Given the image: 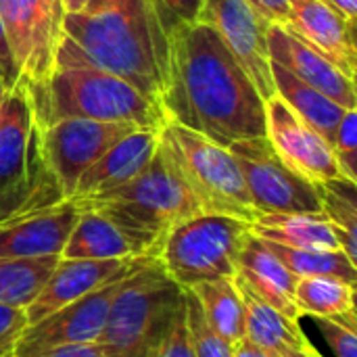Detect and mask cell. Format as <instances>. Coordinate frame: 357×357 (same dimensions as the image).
Segmentation results:
<instances>
[{"mask_svg": "<svg viewBox=\"0 0 357 357\" xmlns=\"http://www.w3.org/2000/svg\"><path fill=\"white\" fill-rule=\"evenodd\" d=\"M234 278H238L264 303H268L289 320H301L295 303V287L299 278L289 272L280 264V259L266 247V243L253 232L238 253Z\"/></svg>", "mask_w": 357, "mask_h": 357, "instance_id": "obj_19", "label": "cell"}, {"mask_svg": "<svg viewBox=\"0 0 357 357\" xmlns=\"http://www.w3.org/2000/svg\"><path fill=\"white\" fill-rule=\"evenodd\" d=\"M331 8H335L347 23L356 25L357 0H324Z\"/></svg>", "mask_w": 357, "mask_h": 357, "instance_id": "obj_41", "label": "cell"}, {"mask_svg": "<svg viewBox=\"0 0 357 357\" xmlns=\"http://www.w3.org/2000/svg\"><path fill=\"white\" fill-rule=\"evenodd\" d=\"M184 305H186V326H188L195 357H234V345L226 341L209 324L197 297L188 289H184Z\"/></svg>", "mask_w": 357, "mask_h": 357, "instance_id": "obj_31", "label": "cell"}, {"mask_svg": "<svg viewBox=\"0 0 357 357\" xmlns=\"http://www.w3.org/2000/svg\"><path fill=\"white\" fill-rule=\"evenodd\" d=\"M59 201H63V195L36 151L29 174L13 188L0 192V224L21 213L54 205Z\"/></svg>", "mask_w": 357, "mask_h": 357, "instance_id": "obj_29", "label": "cell"}, {"mask_svg": "<svg viewBox=\"0 0 357 357\" xmlns=\"http://www.w3.org/2000/svg\"><path fill=\"white\" fill-rule=\"evenodd\" d=\"M132 130H136V126L94 119H61L36 130V151L54 178L63 199H71L86 169Z\"/></svg>", "mask_w": 357, "mask_h": 357, "instance_id": "obj_9", "label": "cell"}, {"mask_svg": "<svg viewBox=\"0 0 357 357\" xmlns=\"http://www.w3.org/2000/svg\"><path fill=\"white\" fill-rule=\"evenodd\" d=\"M234 357H282L278 354H272V351H266L257 345H253L249 339H241L236 345H234Z\"/></svg>", "mask_w": 357, "mask_h": 357, "instance_id": "obj_40", "label": "cell"}, {"mask_svg": "<svg viewBox=\"0 0 357 357\" xmlns=\"http://www.w3.org/2000/svg\"><path fill=\"white\" fill-rule=\"evenodd\" d=\"M243 303H245V339L253 345L282 356L289 349H299L310 345L299 322L289 320L268 303H264L253 291H249L238 278H234Z\"/></svg>", "mask_w": 357, "mask_h": 357, "instance_id": "obj_23", "label": "cell"}, {"mask_svg": "<svg viewBox=\"0 0 357 357\" xmlns=\"http://www.w3.org/2000/svg\"><path fill=\"white\" fill-rule=\"evenodd\" d=\"M75 65L119 75L159 102L167 38L149 0H88L82 8L65 13L54 67Z\"/></svg>", "mask_w": 357, "mask_h": 357, "instance_id": "obj_2", "label": "cell"}, {"mask_svg": "<svg viewBox=\"0 0 357 357\" xmlns=\"http://www.w3.org/2000/svg\"><path fill=\"white\" fill-rule=\"evenodd\" d=\"M25 88L36 130L61 119H94L155 130L165 123L157 100L128 79L90 65L54 67L44 84Z\"/></svg>", "mask_w": 357, "mask_h": 357, "instance_id": "obj_3", "label": "cell"}, {"mask_svg": "<svg viewBox=\"0 0 357 357\" xmlns=\"http://www.w3.org/2000/svg\"><path fill=\"white\" fill-rule=\"evenodd\" d=\"M272 79L276 96H280L301 119H305L314 130H318L328 142H333V136L345 115L347 109L331 100L320 90L312 88L310 84L295 77L291 71H287L282 65L272 61Z\"/></svg>", "mask_w": 357, "mask_h": 357, "instance_id": "obj_24", "label": "cell"}, {"mask_svg": "<svg viewBox=\"0 0 357 357\" xmlns=\"http://www.w3.org/2000/svg\"><path fill=\"white\" fill-rule=\"evenodd\" d=\"M251 232L261 241L293 249L341 251L339 236L322 213H261L251 224Z\"/></svg>", "mask_w": 357, "mask_h": 357, "instance_id": "obj_22", "label": "cell"}, {"mask_svg": "<svg viewBox=\"0 0 357 357\" xmlns=\"http://www.w3.org/2000/svg\"><path fill=\"white\" fill-rule=\"evenodd\" d=\"M356 284L333 276H305L297 280L295 303L303 316L331 318L356 328Z\"/></svg>", "mask_w": 357, "mask_h": 357, "instance_id": "obj_25", "label": "cell"}, {"mask_svg": "<svg viewBox=\"0 0 357 357\" xmlns=\"http://www.w3.org/2000/svg\"><path fill=\"white\" fill-rule=\"evenodd\" d=\"M199 21L207 23L220 36L264 100L276 94L268 50V27L272 23L247 0H203Z\"/></svg>", "mask_w": 357, "mask_h": 357, "instance_id": "obj_12", "label": "cell"}, {"mask_svg": "<svg viewBox=\"0 0 357 357\" xmlns=\"http://www.w3.org/2000/svg\"><path fill=\"white\" fill-rule=\"evenodd\" d=\"M268 23L284 25L289 13V0H247Z\"/></svg>", "mask_w": 357, "mask_h": 357, "instance_id": "obj_37", "label": "cell"}, {"mask_svg": "<svg viewBox=\"0 0 357 357\" xmlns=\"http://www.w3.org/2000/svg\"><path fill=\"white\" fill-rule=\"evenodd\" d=\"M264 102L207 23L180 25L169 36L159 96L165 119L228 149L236 140L266 136Z\"/></svg>", "mask_w": 357, "mask_h": 357, "instance_id": "obj_1", "label": "cell"}, {"mask_svg": "<svg viewBox=\"0 0 357 357\" xmlns=\"http://www.w3.org/2000/svg\"><path fill=\"white\" fill-rule=\"evenodd\" d=\"M192 295L197 297L209 324L232 345L245 339V303L241 291L232 278H215L195 284Z\"/></svg>", "mask_w": 357, "mask_h": 357, "instance_id": "obj_26", "label": "cell"}, {"mask_svg": "<svg viewBox=\"0 0 357 357\" xmlns=\"http://www.w3.org/2000/svg\"><path fill=\"white\" fill-rule=\"evenodd\" d=\"M61 257L65 259H132V257H144V255H140L136 245L102 211L79 203L77 220L71 228V234L63 247Z\"/></svg>", "mask_w": 357, "mask_h": 357, "instance_id": "obj_21", "label": "cell"}, {"mask_svg": "<svg viewBox=\"0 0 357 357\" xmlns=\"http://www.w3.org/2000/svg\"><path fill=\"white\" fill-rule=\"evenodd\" d=\"M322 215L335 228L341 251L357 261V182L347 178L328 180L318 186Z\"/></svg>", "mask_w": 357, "mask_h": 357, "instance_id": "obj_27", "label": "cell"}, {"mask_svg": "<svg viewBox=\"0 0 357 357\" xmlns=\"http://www.w3.org/2000/svg\"><path fill=\"white\" fill-rule=\"evenodd\" d=\"M59 257L2 259L0 257V303L25 310L42 291Z\"/></svg>", "mask_w": 357, "mask_h": 357, "instance_id": "obj_28", "label": "cell"}, {"mask_svg": "<svg viewBox=\"0 0 357 357\" xmlns=\"http://www.w3.org/2000/svg\"><path fill=\"white\" fill-rule=\"evenodd\" d=\"M264 109L266 138L287 167L314 186L345 178L337 163L333 144L305 119H301L280 96H270L264 102Z\"/></svg>", "mask_w": 357, "mask_h": 357, "instance_id": "obj_13", "label": "cell"}, {"mask_svg": "<svg viewBox=\"0 0 357 357\" xmlns=\"http://www.w3.org/2000/svg\"><path fill=\"white\" fill-rule=\"evenodd\" d=\"M324 343L335 357H357V335L354 326H347L331 318H312Z\"/></svg>", "mask_w": 357, "mask_h": 357, "instance_id": "obj_35", "label": "cell"}, {"mask_svg": "<svg viewBox=\"0 0 357 357\" xmlns=\"http://www.w3.org/2000/svg\"><path fill=\"white\" fill-rule=\"evenodd\" d=\"M8 84L4 82V77L0 75V111H2V105H4V100H6V94H8Z\"/></svg>", "mask_w": 357, "mask_h": 357, "instance_id": "obj_44", "label": "cell"}, {"mask_svg": "<svg viewBox=\"0 0 357 357\" xmlns=\"http://www.w3.org/2000/svg\"><path fill=\"white\" fill-rule=\"evenodd\" d=\"M331 144L343 176L357 182V111H345Z\"/></svg>", "mask_w": 357, "mask_h": 357, "instance_id": "obj_34", "label": "cell"}, {"mask_svg": "<svg viewBox=\"0 0 357 357\" xmlns=\"http://www.w3.org/2000/svg\"><path fill=\"white\" fill-rule=\"evenodd\" d=\"M249 234L251 224L243 220L201 213L167 232L157 259L180 289H192L215 278H232Z\"/></svg>", "mask_w": 357, "mask_h": 357, "instance_id": "obj_7", "label": "cell"}, {"mask_svg": "<svg viewBox=\"0 0 357 357\" xmlns=\"http://www.w3.org/2000/svg\"><path fill=\"white\" fill-rule=\"evenodd\" d=\"M61 2H63L65 13H73V10H77V8H82L88 0H61Z\"/></svg>", "mask_w": 357, "mask_h": 357, "instance_id": "obj_43", "label": "cell"}, {"mask_svg": "<svg viewBox=\"0 0 357 357\" xmlns=\"http://www.w3.org/2000/svg\"><path fill=\"white\" fill-rule=\"evenodd\" d=\"M79 203L102 211L136 245L140 255L151 257H157L174 226L205 213L159 144L146 167L128 184Z\"/></svg>", "mask_w": 357, "mask_h": 357, "instance_id": "obj_4", "label": "cell"}, {"mask_svg": "<svg viewBox=\"0 0 357 357\" xmlns=\"http://www.w3.org/2000/svg\"><path fill=\"white\" fill-rule=\"evenodd\" d=\"M140 257L132 259H65L59 257L52 274L38 297L25 307L27 324H33L86 293L102 287L121 272L130 270Z\"/></svg>", "mask_w": 357, "mask_h": 357, "instance_id": "obj_17", "label": "cell"}, {"mask_svg": "<svg viewBox=\"0 0 357 357\" xmlns=\"http://www.w3.org/2000/svg\"><path fill=\"white\" fill-rule=\"evenodd\" d=\"M264 243L280 259V264L289 272H293L297 278L333 276L349 284H356V264L343 251H307V249H293V247H284V245H276L268 241Z\"/></svg>", "mask_w": 357, "mask_h": 357, "instance_id": "obj_30", "label": "cell"}, {"mask_svg": "<svg viewBox=\"0 0 357 357\" xmlns=\"http://www.w3.org/2000/svg\"><path fill=\"white\" fill-rule=\"evenodd\" d=\"M36 155V121L23 82L15 84L0 111V192L19 184Z\"/></svg>", "mask_w": 357, "mask_h": 357, "instance_id": "obj_20", "label": "cell"}, {"mask_svg": "<svg viewBox=\"0 0 357 357\" xmlns=\"http://www.w3.org/2000/svg\"><path fill=\"white\" fill-rule=\"evenodd\" d=\"M157 144H159V130L155 128L132 130L121 140H117L94 165L86 169L71 199L75 201L94 199L128 184L146 167V163L157 151Z\"/></svg>", "mask_w": 357, "mask_h": 357, "instance_id": "obj_18", "label": "cell"}, {"mask_svg": "<svg viewBox=\"0 0 357 357\" xmlns=\"http://www.w3.org/2000/svg\"><path fill=\"white\" fill-rule=\"evenodd\" d=\"M144 257H149V255H144ZM144 257H140L130 270L121 272L119 276L105 282L102 287L86 293L84 297L67 303L65 307L48 314L46 318H42L33 324H27V328L23 331V335L15 347L13 357H31L44 349L59 347V345L96 343L105 328L111 303H113L121 282L142 264Z\"/></svg>", "mask_w": 357, "mask_h": 357, "instance_id": "obj_11", "label": "cell"}, {"mask_svg": "<svg viewBox=\"0 0 357 357\" xmlns=\"http://www.w3.org/2000/svg\"><path fill=\"white\" fill-rule=\"evenodd\" d=\"M182 293L157 257H144L121 282L111 303L96 341L102 357L149 356L157 335L180 305Z\"/></svg>", "mask_w": 357, "mask_h": 357, "instance_id": "obj_6", "label": "cell"}, {"mask_svg": "<svg viewBox=\"0 0 357 357\" xmlns=\"http://www.w3.org/2000/svg\"><path fill=\"white\" fill-rule=\"evenodd\" d=\"M284 25L347 77L356 79V25L347 23L324 0H289Z\"/></svg>", "mask_w": 357, "mask_h": 357, "instance_id": "obj_16", "label": "cell"}, {"mask_svg": "<svg viewBox=\"0 0 357 357\" xmlns=\"http://www.w3.org/2000/svg\"><path fill=\"white\" fill-rule=\"evenodd\" d=\"M282 357H322L318 354V349L310 343V345H305V347H299V349H289V351H284Z\"/></svg>", "mask_w": 357, "mask_h": 357, "instance_id": "obj_42", "label": "cell"}, {"mask_svg": "<svg viewBox=\"0 0 357 357\" xmlns=\"http://www.w3.org/2000/svg\"><path fill=\"white\" fill-rule=\"evenodd\" d=\"M61 0H0V21L25 86L44 84L54 71L63 38Z\"/></svg>", "mask_w": 357, "mask_h": 357, "instance_id": "obj_10", "label": "cell"}, {"mask_svg": "<svg viewBox=\"0 0 357 357\" xmlns=\"http://www.w3.org/2000/svg\"><path fill=\"white\" fill-rule=\"evenodd\" d=\"M79 203L63 199L54 205L33 209L0 224L2 259L61 257L63 247L77 220Z\"/></svg>", "mask_w": 357, "mask_h": 357, "instance_id": "obj_14", "label": "cell"}, {"mask_svg": "<svg viewBox=\"0 0 357 357\" xmlns=\"http://www.w3.org/2000/svg\"><path fill=\"white\" fill-rule=\"evenodd\" d=\"M268 50L270 59L282 65L301 82L326 94L331 100L347 111H357L356 79L347 77L326 56L314 50L287 25L268 27Z\"/></svg>", "mask_w": 357, "mask_h": 357, "instance_id": "obj_15", "label": "cell"}, {"mask_svg": "<svg viewBox=\"0 0 357 357\" xmlns=\"http://www.w3.org/2000/svg\"><path fill=\"white\" fill-rule=\"evenodd\" d=\"M247 184L255 211L322 213L318 186L282 163L266 136L236 140L228 146Z\"/></svg>", "mask_w": 357, "mask_h": 357, "instance_id": "obj_8", "label": "cell"}, {"mask_svg": "<svg viewBox=\"0 0 357 357\" xmlns=\"http://www.w3.org/2000/svg\"><path fill=\"white\" fill-rule=\"evenodd\" d=\"M0 75L4 77L8 88L19 84V71H17V65L13 61V54H10V48H8L6 36H4L2 21H0Z\"/></svg>", "mask_w": 357, "mask_h": 357, "instance_id": "obj_39", "label": "cell"}, {"mask_svg": "<svg viewBox=\"0 0 357 357\" xmlns=\"http://www.w3.org/2000/svg\"><path fill=\"white\" fill-rule=\"evenodd\" d=\"M159 149L197 197L205 213H220L253 224L257 211L232 153L172 119L159 128Z\"/></svg>", "mask_w": 357, "mask_h": 357, "instance_id": "obj_5", "label": "cell"}, {"mask_svg": "<svg viewBox=\"0 0 357 357\" xmlns=\"http://www.w3.org/2000/svg\"><path fill=\"white\" fill-rule=\"evenodd\" d=\"M27 328L25 310L0 303V357H13L15 347Z\"/></svg>", "mask_w": 357, "mask_h": 357, "instance_id": "obj_36", "label": "cell"}, {"mask_svg": "<svg viewBox=\"0 0 357 357\" xmlns=\"http://www.w3.org/2000/svg\"><path fill=\"white\" fill-rule=\"evenodd\" d=\"M31 357H102V351L96 343H79V345L50 347Z\"/></svg>", "mask_w": 357, "mask_h": 357, "instance_id": "obj_38", "label": "cell"}, {"mask_svg": "<svg viewBox=\"0 0 357 357\" xmlns=\"http://www.w3.org/2000/svg\"><path fill=\"white\" fill-rule=\"evenodd\" d=\"M184 291V289H182ZM146 357H195L192 345H190V335L186 326V305H184V293L182 301L167 320V324L161 328L157 335L155 343L149 349Z\"/></svg>", "mask_w": 357, "mask_h": 357, "instance_id": "obj_32", "label": "cell"}, {"mask_svg": "<svg viewBox=\"0 0 357 357\" xmlns=\"http://www.w3.org/2000/svg\"><path fill=\"white\" fill-rule=\"evenodd\" d=\"M155 19L169 42V36L180 27L199 21L203 0H149Z\"/></svg>", "mask_w": 357, "mask_h": 357, "instance_id": "obj_33", "label": "cell"}]
</instances>
